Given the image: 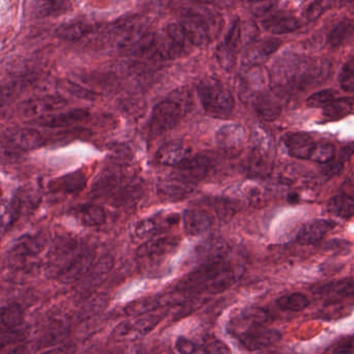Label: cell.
<instances>
[{"label": "cell", "mask_w": 354, "mask_h": 354, "mask_svg": "<svg viewBox=\"0 0 354 354\" xmlns=\"http://www.w3.org/2000/svg\"><path fill=\"white\" fill-rule=\"evenodd\" d=\"M243 266L227 258L200 266L177 287L182 293L218 294L231 288L243 273Z\"/></svg>", "instance_id": "1"}, {"label": "cell", "mask_w": 354, "mask_h": 354, "mask_svg": "<svg viewBox=\"0 0 354 354\" xmlns=\"http://www.w3.org/2000/svg\"><path fill=\"white\" fill-rule=\"evenodd\" d=\"M329 66L322 62L298 57H281L273 68V80L281 88H304L316 86L328 74Z\"/></svg>", "instance_id": "2"}, {"label": "cell", "mask_w": 354, "mask_h": 354, "mask_svg": "<svg viewBox=\"0 0 354 354\" xmlns=\"http://www.w3.org/2000/svg\"><path fill=\"white\" fill-rule=\"evenodd\" d=\"M187 97L188 93L186 91H176L171 98L165 99L155 105L148 125L151 136L156 138L161 136L175 128L181 122L189 107V100H184Z\"/></svg>", "instance_id": "3"}, {"label": "cell", "mask_w": 354, "mask_h": 354, "mask_svg": "<svg viewBox=\"0 0 354 354\" xmlns=\"http://www.w3.org/2000/svg\"><path fill=\"white\" fill-rule=\"evenodd\" d=\"M203 109L213 118L230 117L235 109V99L227 86L214 78H205L196 86Z\"/></svg>", "instance_id": "4"}, {"label": "cell", "mask_w": 354, "mask_h": 354, "mask_svg": "<svg viewBox=\"0 0 354 354\" xmlns=\"http://www.w3.org/2000/svg\"><path fill=\"white\" fill-rule=\"evenodd\" d=\"M194 47H202L210 43L215 30L214 18L196 11H189L182 16L179 22Z\"/></svg>", "instance_id": "5"}, {"label": "cell", "mask_w": 354, "mask_h": 354, "mask_svg": "<svg viewBox=\"0 0 354 354\" xmlns=\"http://www.w3.org/2000/svg\"><path fill=\"white\" fill-rule=\"evenodd\" d=\"M162 320V316L158 314H147L144 316L134 317L132 320L120 323L115 330L113 337L119 342H133L140 339L152 331Z\"/></svg>", "instance_id": "6"}, {"label": "cell", "mask_w": 354, "mask_h": 354, "mask_svg": "<svg viewBox=\"0 0 354 354\" xmlns=\"http://www.w3.org/2000/svg\"><path fill=\"white\" fill-rule=\"evenodd\" d=\"M254 149L248 157V173L254 176H263L270 173L271 171V142L267 132L258 129L254 132Z\"/></svg>", "instance_id": "7"}, {"label": "cell", "mask_w": 354, "mask_h": 354, "mask_svg": "<svg viewBox=\"0 0 354 354\" xmlns=\"http://www.w3.org/2000/svg\"><path fill=\"white\" fill-rule=\"evenodd\" d=\"M237 341L250 351L270 347L281 339V335L274 328H268L265 325H256L233 335Z\"/></svg>", "instance_id": "8"}, {"label": "cell", "mask_w": 354, "mask_h": 354, "mask_svg": "<svg viewBox=\"0 0 354 354\" xmlns=\"http://www.w3.org/2000/svg\"><path fill=\"white\" fill-rule=\"evenodd\" d=\"M67 104V99L61 95H44L28 99L20 105L19 111L22 117L34 119L35 121L64 109Z\"/></svg>", "instance_id": "9"}, {"label": "cell", "mask_w": 354, "mask_h": 354, "mask_svg": "<svg viewBox=\"0 0 354 354\" xmlns=\"http://www.w3.org/2000/svg\"><path fill=\"white\" fill-rule=\"evenodd\" d=\"M95 254L88 250H78L57 273V279L62 283L82 281L95 264Z\"/></svg>", "instance_id": "10"}, {"label": "cell", "mask_w": 354, "mask_h": 354, "mask_svg": "<svg viewBox=\"0 0 354 354\" xmlns=\"http://www.w3.org/2000/svg\"><path fill=\"white\" fill-rule=\"evenodd\" d=\"M241 44V24L239 20H235L230 28L229 32L225 35L223 42L216 49V59L219 65L225 70H231L237 61Z\"/></svg>", "instance_id": "11"}, {"label": "cell", "mask_w": 354, "mask_h": 354, "mask_svg": "<svg viewBox=\"0 0 354 354\" xmlns=\"http://www.w3.org/2000/svg\"><path fill=\"white\" fill-rule=\"evenodd\" d=\"M3 142L11 150L26 152L43 146L44 138L32 128H12L3 133Z\"/></svg>", "instance_id": "12"}, {"label": "cell", "mask_w": 354, "mask_h": 354, "mask_svg": "<svg viewBox=\"0 0 354 354\" xmlns=\"http://www.w3.org/2000/svg\"><path fill=\"white\" fill-rule=\"evenodd\" d=\"M47 240L43 234H28L20 237L9 252L14 262H24L36 258L44 250Z\"/></svg>", "instance_id": "13"}, {"label": "cell", "mask_w": 354, "mask_h": 354, "mask_svg": "<svg viewBox=\"0 0 354 354\" xmlns=\"http://www.w3.org/2000/svg\"><path fill=\"white\" fill-rule=\"evenodd\" d=\"M212 167L213 162L210 157L207 155H196L176 167V173L174 176L184 181L196 184V182L205 179Z\"/></svg>", "instance_id": "14"}, {"label": "cell", "mask_w": 354, "mask_h": 354, "mask_svg": "<svg viewBox=\"0 0 354 354\" xmlns=\"http://www.w3.org/2000/svg\"><path fill=\"white\" fill-rule=\"evenodd\" d=\"M217 146L229 153V154H238L241 152L246 144V131L239 124H227L217 130L215 136Z\"/></svg>", "instance_id": "15"}, {"label": "cell", "mask_w": 354, "mask_h": 354, "mask_svg": "<svg viewBox=\"0 0 354 354\" xmlns=\"http://www.w3.org/2000/svg\"><path fill=\"white\" fill-rule=\"evenodd\" d=\"M179 237L176 236H165V237L152 238L148 241L144 242L136 250V254L142 259H156L163 258L173 254L180 245Z\"/></svg>", "instance_id": "16"}, {"label": "cell", "mask_w": 354, "mask_h": 354, "mask_svg": "<svg viewBox=\"0 0 354 354\" xmlns=\"http://www.w3.org/2000/svg\"><path fill=\"white\" fill-rule=\"evenodd\" d=\"M179 223V215L178 214H167L160 216L148 217V218L142 219L138 221V225L134 229V234L136 237L140 240L152 239L157 237L159 234L162 233L165 230Z\"/></svg>", "instance_id": "17"}, {"label": "cell", "mask_w": 354, "mask_h": 354, "mask_svg": "<svg viewBox=\"0 0 354 354\" xmlns=\"http://www.w3.org/2000/svg\"><path fill=\"white\" fill-rule=\"evenodd\" d=\"M196 190V184L184 181L176 176L161 180L157 184V194L159 198L167 202H180L192 196Z\"/></svg>", "instance_id": "18"}, {"label": "cell", "mask_w": 354, "mask_h": 354, "mask_svg": "<svg viewBox=\"0 0 354 354\" xmlns=\"http://www.w3.org/2000/svg\"><path fill=\"white\" fill-rule=\"evenodd\" d=\"M192 156V148L181 140H171L160 147L156 153V160L165 167H179Z\"/></svg>", "instance_id": "19"}, {"label": "cell", "mask_w": 354, "mask_h": 354, "mask_svg": "<svg viewBox=\"0 0 354 354\" xmlns=\"http://www.w3.org/2000/svg\"><path fill=\"white\" fill-rule=\"evenodd\" d=\"M182 221L186 235L192 237L208 233L214 225L212 215L203 209H187L182 215Z\"/></svg>", "instance_id": "20"}, {"label": "cell", "mask_w": 354, "mask_h": 354, "mask_svg": "<svg viewBox=\"0 0 354 354\" xmlns=\"http://www.w3.org/2000/svg\"><path fill=\"white\" fill-rule=\"evenodd\" d=\"M91 113L88 109H77L65 111L59 115H47L41 119L35 120L32 123L43 127L49 128H69L77 124L84 123L90 118Z\"/></svg>", "instance_id": "21"}, {"label": "cell", "mask_w": 354, "mask_h": 354, "mask_svg": "<svg viewBox=\"0 0 354 354\" xmlns=\"http://www.w3.org/2000/svg\"><path fill=\"white\" fill-rule=\"evenodd\" d=\"M196 260L200 266L216 262L229 256V246L225 240L221 238H210L198 244L196 248Z\"/></svg>", "instance_id": "22"}, {"label": "cell", "mask_w": 354, "mask_h": 354, "mask_svg": "<svg viewBox=\"0 0 354 354\" xmlns=\"http://www.w3.org/2000/svg\"><path fill=\"white\" fill-rule=\"evenodd\" d=\"M283 144L290 156L302 160L310 159L317 145L308 133L302 132L287 134L283 138Z\"/></svg>", "instance_id": "23"}, {"label": "cell", "mask_w": 354, "mask_h": 354, "mask_svg": "<svg viewBox=\"0 0 354 354\" xmlns=\"http://www.w3.org/2000/svg\"><path fill=\"white\" fill-rule=\"evenodd\" d=\"M113 264H115V259L113 257L109 254L102 257L98 262L95 263L90 272L86 275L84 279H82V285L80 286V291L84 293V292H91L102 285L109 277Z\"/></svg>", "instance_id": "24"}, {"label": "cell", "mask_w": 354, "mask_h": 354, "mask_svg": "<svg viewBox=\"0 0 354 354\" xmlns=\"http://www.w3.org/2000/svg\"><path fill=\"white\" fill-rule=\"evenodd\" d=\"M335 225L333 221L327 219H315L310 221L300 230L297 235V242L302 245L318 243Z\"/></svg>", "instance_id": "25"}, {"label": "cell", "mask_w": 354, "mask_h": 354, "mask_svg": "<svg viewBox=\"0 0 354 354\" xmlns=\"http://www.w3.org/2000/svg\"><path fill=\"white\" fill-rule=\"evenodd\" d=\"M268 318L266 310L262 308H250L240 312L237 316L234 317L229 324V331L231 335L244 330L248 327L256 325H264Z\"/></svg>", "instance_id": "26"}, {"label": "cell", "mask_w": 354, "mask_h": 354, "mask_svg": "<svg viewBox=\"0 0 354 354\" xmlns=\"http://www.w3.org/2000/svg\"><path fill=\"white\" fill-rule=\"evenodd\" d=\"M262 28L272 35L289 34L300 26L297 18L287 13L271 14L261 22Z\"/></svg>", "instance_id": "27"}, {"label": "cell", "mask_w": 354, "mask_h": 354, "mask_svg": "<svg viewBox=\"0 0 354 354\" xmlns=\"http://www.w3.org/2000/svg\"><path fill=\"white\" fill-rule=\"evenodd\" d=\"M315 293L324 297L348 298L354 297V277H346L339 281H329L318 286Z\"/></svg>", "instance_id": "28"}, {"label": "cell", "mask_w": 354, "mask_h": 354, "mask_svg": "<svg viewBox=\"0 0 354 354\" xmlns=\"http://www.w3.org/2000/svg\"><path fill=\"white\" fill-rule=\"evenodd\" d=\"M281 46V42L277 39H264L259 41L248 49L245 55L246 62L252 65L264 63L271 55H274Z\"/></svg>", "instance_id": "29"}, {"label": "cell", "mask_w": 354, "mask_h": 354, "mask_svg": "<svg viewBox=\"0 0 354 354\" xmlns=\"http://www.w3.org/2000/svg\"><path fill=\"white\" fill-rule=\"evenodd\" d=\"M86 183V177L84 174H69L59 178L49 184V189L51 192H59V194H75L84 189Z\"/></svg>", "instance_id": "30"}, {"label": "cell", "mask_w": 354, "mask_h": 354, "mask_svg": "<svg viewBox=\"0 0 354 354\" xmlns=\"http://www.w3.org/2000/svg\"><path fill=\"white\" fill-rule=\"evenodd\" d=\"M24 198L16 196L12 200L3 201L1 206V229L3 233L11 229L21 215L24 209Z\"/></svg>", "instance_id": "31"}, {"label": "cell", "mask_w": 354, "mask_h": 354, "mask_svg": "<svg viewBox=\"0 0 354 354\" xmlns=\"http://www.w3.org/2000/svg\"><path fill=\"white\" fill-rule=\"evenodd\" d=\"M327 208L331 214L341 218L354 216V194L342 192L341 194L331 198Z\"/></svg>", "instance_id": "32"}, {"label": "cell", "mask_w": 354, "mask_h": 354, "mask_svg": "<svg viewBox=\"0 0 354 354\" xmlns=\"http://www.w3.org/2000/svg\"><path fill=\"white\" fill-rule=\"evenodd\" d=\"M24 323V312L18 304H11L3 308L1 312V328L3 333L21 331L20 327Z\"/></svg>", "instance_id": "33"}, {"label": "cell", "mask_w": 354, "mask_h": 354, "mask_svg": "<svg viewBox=\"0 0 354 354\" xmlns=\"http://www.w3.org/2000/svg\"><path fill=\"white\" fill-rule=\"evenodd\" d=\"M76 215L80 223L86 227H100L106 223V213L99 205H84L78 209Z\"/></svg>", "instance_id": "34"}, {"label": "cell", "mask_w": 354, "mask_h": 354, "mask_svg": "<svg viewBox=\"0 0 354 354\" xmlns=\"http://www.w3.org/2000/svg\"><path fill=\"white\" fill-rule=\"evenodd\" d=\"M92 24H86L84 21L71 22L57 28L55 30V36L61 40L74 42L84 38L86 35L92 32Z\"/></svg>", "instance_id": "35"}, {"label": "cell", "mask_w": 354, "mask_h": 354, "mask_svg": "<svg viewBox=\"0 0 354 354\" xmlns=\"http://www.w3.org/2000/svg\"><path fill=\"white\" fill-rule=\"evenodd\" d=\"M354 99L339 98L335 99L323 109V117L325 121L335 122L344 119L353 111Z\"/></svg>", "instance_id": "36"}, {"label": "cell", "mask_w": 354, "mask_h": 354, "mask_svg": "<svg viewBox=\"0 0 354 354\" xmlns=\"http://www.w3.org/2000/svg\"><path fill=\"white\" fill-rule=\"evenodd\" d=\"M256 113L265 121H274L281 115V109L270 95H262L254 102Z\"/></svg>", "instance_id": "37"}, {"label": "cell", "mask_w": 354, "mask_h": 354, "mask_svg": "<svg viewBox=\"0 0 354 354\" xmlns=\"http://www.w3.org/2000/svg\"><path fill=\"white\" fill-rule=\"evenodd\" d=\"M162 299L161 297H147L142 299L136 300L130 302L125 308L126 314L131 317L144 316V315L151 314L156 310L157 308L162 306Z\"/></svg>", "instance_id": "38"}, {"label": "cell", "mask_w": 354, "mask_h": 354, "mask_svg": "<svg viewBox=\"0 0 354 354\" xmlns=\"http://www.w3.org/2000/svg\"><path fill=\"white\" fill-rule=\"evenodd\" d=\"M354 35V21L352 20H343L339 22L333 30L329 32L328 40L329 45L333 47H339L345 44L347 41L353 37Z\"/></svg>", "instance_id": "39"}, {"label": "cell", "mask_w": 354, "mask_h": 354, "mask_svg": "<svg viewBox=\"0 0 354 354\" xmlns=\"http://www.w3.org/2000/svg\"><path fill=\"white\" fill-rule=\"evenodd\" d=\"M277 306L285 312H300L310 306V300L302 293H291L277 300Z\"/></svg>", "instance_id": "40"}, {"label": "cell", "mask_w": 354, "mask_h": 354, "mask_svg": "<svg viewBox=\"0 0 354 354\" xmlns=\"http://www.w3.org/2000/svg\"><path fill=\"white\" fill-rule=\"evenodd\" d=\"M167 35L173 39L174 42L177 45L178 48L181 51L182 55H186L194 48L192 40H190L188 35L186 34L183 26L178 22V24H171L165 28Z\"/></svg>", "instance_id": "41"}, {"label": "cell", "mask_w": 354, "mask_h": 354, "mask_svg": "<svg viewBox=\"0 0 354 354\" xmlns=\"http://www.w3.org/2000/svg\"><path fill=\"white\" fill-rule=\"evenodd\" d=\"M71 3H66V1H42V3H36V12L38 15L43 16H55L61 15L69 11Z\"/></svg>", "instance_id": "42"}, {"label": "cell", "mask_w": 354, "mask_h": 354, "mask_svg": "<svg viewBox=\"0 0 354 354\" xmlns=\"http://www.w3.org/2000/svg\"><path fill=\"white\" fill-rule=\"evenodd\" d=\"M339 84L344 92H354V59L344 64L339 74Z\"/></svg>", "instance_id": "43"}, {"label": "cell", "mask_w": 354, "mask_h": 354, "mask_svg": "<svg viewBox=\"0 0 354 354\" xmlns=\"http://www.w3.org/2000/svg\"><path fill=\"white\" fill-rule=\"evenodd\" d=\"M335 155V146L331 142H320V144L316 145V148H315L310 159L315 162L321 163L323 165L333 161Z\"/></svg>", "instance_id": "44"}, {"label": "cell", "mask_w": 354, "mask_h": 354, "mask_svg": "<svg viewBox=\"0 0 354 354\" xmlns=\"http://www.w3.org/2000/svg\"><path fill=\"white\" fill-rule=\"evenodd\" d=\"M175 349L178 354H207L206 346L198 345L185 337H179L176 339Z\"/></svg>", "instance_id": "45"}, {"label": "cell", "mask_w": 354, "mask_h": 354, "mask_svg": "<svg viewBox=\"0 0 354 354\" xmlns=\"http://www.w3.org/2000/svg\"><path fill=\"white\" fill-rule=\"evenodd\" d=\"M335 94L333 90H323L320 92L315 93L312 96L308 97L306 100V104L308 107L312 109H319L322 107L324 109L325 106L333 102L335 100Z\"/></svg>", "instance_id": "46"}, {"label": "cell", "mask_w": 354, "mask_h": 354, "mask_svg": "<svg viewBox=\"0 0 354 354\" xmlns=\"http://www.w3.org/2000/svg\"><path fill=\"white\" fill-rule=\"evenodd\" d=\"M327 7H328V3H327L316 1V3H310L306 10V19L308 21H316L326 11Z\"/></svg>", "instance_id": "47"}, {"label": "cell", "mask_w": 354, "mask_h": 354, "mask_svg": "<svg viewBox=\"0 0 354 354\" xmlns=\"http://www.w3.org/2000/svg\"><path fill=\"white\" fill-rule=\"evenodd\" d=\"M207 354H231L229 347L219 339H213L206 346Z\"/></svg>", "instance_id": "48"}, {"label": "cell", "mask_w": 354, "mask_h": 354, "mask_svg": "<svg viewBox=\"0 0 354 354\" xmlns=\"http://www.w3.org/2000/svg\"><path fill=\"white\" fill-rule=\"evenodd\" d=\"M333 354H354V337L344 339L333 348Z\"/></svg>", "instance_id": "49"}, {"label": "cell", "mask_w": 354, "mask_h": 354, "mask_svg": "<svg viewBox=\"0 0 354 354\" xmlns=\"http://www.w3.org/2000/svg\"><path fill=\"white\" fill-rule=\"evenodd\" d=\"M342 169H343V163L341 161H330V162L325 163L322 167V173L324 174L325 176H328V177H333V176L337 175V174L341 173Z\"/></svg>", "instance_id": "50"}, {"label": "cell", "mask_w": 354, "mask_h": 354, "mask_svg": "<svg viewBox=\"0 0 354 354\" xmlns=\"http://www.w3.org/2000/svg\"><path fill=\"white\" fill-rule=\"evenodd\" d=\"M354 154V142L353 144L346 145L344 148L339 151V160H348L350 157Z\"/></svg>", "instance_id": "51"}]
</instances>
